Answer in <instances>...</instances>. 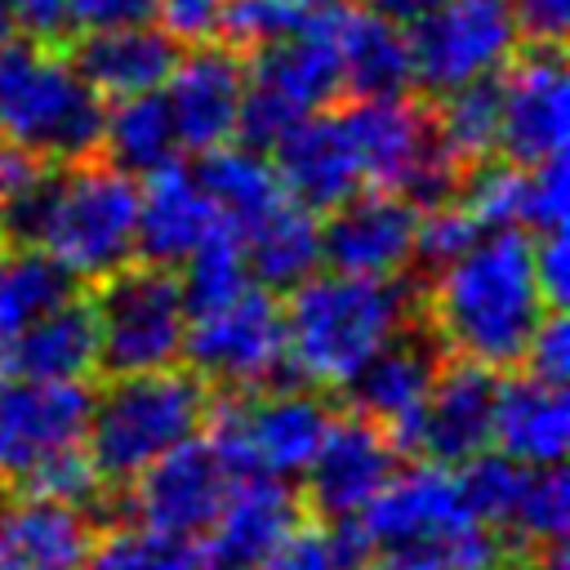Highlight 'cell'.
I'll use <instances>...</instances> for the list:
<instances>
[{
  "label": "cell",
  "mask_w": 570,
  "mask_h": 570,
  "mask_svg": "<svg viewBox=\"0 0 570 570\" xmlns=\"http://www.w3.org/2000/svg\"><path fill=\"white\" fill-rule=\"evenodd\" d=\"M419 312L445 356L476 361L494 374L517 370L539 316L548 312L534 285L530 236L521 227L481 232L459 258L419 285Z\"/></svg>",
  "instance_id": "1"
},
{
  "label": "cell",
  "mask_w": 570,
  "mask_h": 570,
  "mask_svg": "<svg viewBox=\"0 0 570 570\" xmlns=\"http://www.w3.org/2000/svg\"><path fill=\"white\" fill-rule=\"evenodd\" d=\"M285 374L307 387H343L347 374L396 330L419 321V281L312 272L285 303Z\"/></svg>",
  "instance_id": "2"
},
{
  "label": "cell",
  "mask_w": 570,
  "mask_h": 570,
  "mask_svg": "<svg viewBox=\"0 0 570 570\" xmlns=\"http://www.w3.org/2000/svg\"><path fill=\"white\" fill-rule=\"evenodd\" d=\"M214 387L187 365H160L138 374H107V387L89 401L85 450L98 476L116 490L138 476L165 450L205 432Z\"/></svg>",
  "instance_id": "3"
},
{
  "label": "cell",
  "mask_w": 570,
  "mask_h": 570,
  "mask_svg": "<svg viewBox=\"0 0 570 570\" xmlns=\"http://www.w3.org/2000/svg\"><path fill=\"white\" fill-rule=\"evenodd\" d=\"M107 102L80 80L67 49L31 40L0 45V142L67 165L98 151Z\"/></svg>",
  "instance_id": "4"
},
{
  "label": "cell",
  "mask_w": 570,
  "mask_h": 570,
  "mask_svg": "<svg viewBox=\"0 0 570 570\" xmlns=\"http://www.w3.org/2000/svg\"><path fill=\"white\" fill-rule=\"evenodd\" d=\"M134 232H138L134 174L116 169L98 151L53 169L36 245L53 254L80 285H94L116 267L134 263Z\"/></svg>",
  "instance_id": "5"
},
{
  "label": "cell",
  "mask_w": 570,
  "mask_h": 570,
  "mask_svg": "<svg viewBox=\"0 0 570 570\" xmlns=\"http://www.w3.org/2000/svg\"><path fill=\"white\" fill-rule=\"evenodd\" d=\"M338 4L303 13V22L289 27L281 40L245 53V102L236 142L267 151L281 129L343 98Z\"/></svg>",
  "instance_id": "6"
},
{
  "label": "cell",
  "mask_w": 570,
  "mask_h": 570,
  "mask_svg": "<svg viewBox=\"0 0 570 570\" xmlns=\"http://www.w3.org/2000/svg\"><path fill=\"white\" fill-rule=\"evenodd\" d=\"M85 289L98 321V374H138V370L178 365L187 312L174 267L134 258Z\"/></svg>",
  "instance_id": "7"
},
{
  "label": "cell",
  "mask_w": 570,
  "mask_h": 570,
  "mask_svg": "<svg viewBox=\"0 0 570 570\" xmlns=\"http://www.w3.org/2000/svg\"><path fill=\"white\" fill-rule=\"evenodd\" d=\"M178 356L214 392H258V387L281 383L285 374L281 294L249 285L227 307L191 316Z\"/></svg>",
  "instance_id": "8"
},
{
  "label": "cell",
  "mask_w": 570,
  "mask_h": 570,
  "mask_svg": "<svg viewBox=\"0 0 570 570\" xmlns=\"http://www.w3.org/2000/svg\"><path fill=\"white\" fill-rule=\"evenodd\" d=\"M227 485H232V472L218 459V450L209 445V436L200 432V436L165 450L160 459H151L125 485H116L120 494H111L107 503L142 530L196 539L214 525V517L227 499Z\"/></svg>",
  "instance_id": "9"
},
{
  "label": "cell",
  "mask_w": 570,
  "mask_h": 570,
  "mask_svg": "<svg viewBox=\"0 0 570 570\" xmlns=\"http://www.w3.org/2000/svg\"><path fill=\"white\" fill-rule=\"evenodd\" d=\"M414 94L436 98L463 80L499 71L517 49L508 0H445L410 31Z\"/></svg>",
  "instance_id": "10"
},
{
  "label": "cell",
  "mask_w": 570,
  "mask_h": 570,
  "mask_svg": "<svg viewBox=\"0 0 570 570\" xmlns=\"http://www.w3.org/2000/svg\"><path fill=\"white\" fill-rule=\"evenodd\" d=\"M89 379H4L0 383V494H13L40 463L85 441Z\"/></svg>",
  "instance_id": "11"
},
{
  "label": "cell",
  "mask_w": 570,
  "mask_h": 570,
  "mask_svg": "<svg viewBox=\"0 0 570 570\" xmlns=\"http://www.w3.org/2000/svg\"><path fill=\"white\" fill-rule=\"evenodd\" d=\"M494 387H499L494 370H485L476 361L445 356V365L436 370L419 414L392 432L396 454L428 459V463H441V468H459V463L476 459L481 450H490Z\"/></svg>",
  "instance_id": "12"
},
{
  "label": "cell",
  "mask_w": 570,
  "mask_h": 570,
  "mask_svg": "<svg viewBox=\"0 0 570 570\" xmlns=\"http://www.w3.org/2000/svg\"><path fill=\"white\" fill-rule=\"evenodd\" d=\"M503 111H499V147L494 156L508 165H539L566 151L570 134V85H566V49L517 45L499 71Z\"/></svg>",
  "instance_id": "13"
},
{
  "label": "cell",
  "mask_w": 570,
  "mask_h": 570,
  "mask_svg": "<svg viewBox=\"0 0 570 570\" xmlns=\"http://www.w3.org/2000/svg\"><path fill=\"white\" fill-rule=\"evenodd\" d=\"M356 521L374 552H432L476 517L463 503L459 472L419 459L414 468L392 472Z\"/></svg>",
  "instance_id": "14"
},
{
  "label": "cell",
  "mask_w": 570,
  "mask_h": 570,
  "mask_svg": "<svg viewBox=\"0 0 570 570\" xmlns=\"http://www.w3.org/2000/svg\"><path fill=\"white\" fill-rule=\"evenodd\" d=\"M160 98L169 107L178 151L200 156L223 142H236L245 102V53L223 40L187 45L174 71L165 76Z\"/></svg>",
  "instance_id": "15"
},
{
  "label": "cell",
  "mask_w": 570,
  "mask_h": 570,
  "mask_svg": "<svg viewBox=\"0 0 570 570\" xmlns=\"http://www.w3.org/2000/svg\"><path fill=\"white\" fill-rule=\"evenodd\" d=\"M396 459L401 454H396L387 428H379L374 419H365L356 410H343V414L334 410V423H330L321 450L303 468L307 485L298 499L321 521H347L383 490V481L396 472Z\"/></svg>",
  "instance_id": "16"
},
{
  "label": "cell",
  "mask_w": 570,
  "mask_h": 570,
  "mask_svg": "<svg viewBox=\"0 0 570 570\" xmlns=\"http://www.w3.org/2000/svg\"><path fill=\"white\" fill-rule=\"evenodd\" d=\"M419 205L401 191L361 187L321 214V267L347 276H405L414 254Z\"/></svg>",
  "instance_id": "17"
},
{
  "label": "cell",
  "mask_w": 570,
  "mask_h": 570,
  "mask_svg": "<svg viewBox=\"0 0 570 570\" xmlns=\"http://www.w3.org/2000/svg\"><path fill=\"white\" fill-rule=\"evenodd\" d=\"M263 156H267L281 191L312 214H330L334 205H343L347 196H356L365 187L361 160H356L352 138L334 107L312 111V116L294 120L289 129H281Z\"/></svg>",
  "instance_id": "18"
},
{
  "label": "cell",
  "mask_w": 570,
  "mask_h": 570,
  "mask_svg": "<svg viewBox=\"0 0 570 570\" xmlns=\"http://www.w3.org/2000/svg\"><path fill=\"white\" fill-rule=\"evenodd\" d=\"M445 365V347L441 338L428 330L423 312L419 321H410L405 330H396L379 352H370L352 374L347 383L338 387L343 392V405L374 419L379 428H387V436L410 423L436 379V370Z\"/></svg>",
  "instance_id": "19"
},
{
  "label": "cell",
  "mask_w": 570,
  "mask_h": 570,
  "mask_svg": "<svg viewBox=\"0 0 570 570\" xmlns=\"http://www.w3.org/2000/svg\"><path fill=\"white\" fill-rule=\"evenodd\" d=\"M303 517L307 508L285 476H232L205 552L214 570H254Z\"/></svg>",
  "instance_id": "20"
},
{
  "label": "cell",
  "mask_w": 570,
  "mask_h": 570,
  "mask_svg": "<svg viewBox=\"0 0 570 570\" xmlns=\"http://www.w3.org/2000/svg\"><path fill=\"white\" fill-rule=\"evenodd\" d=\"M183 45L160 27V22H134V27H111V31H80L67 40V58L80 71V80L102 98H134V94H156L165 76L174 71Z\"/></svg>",
  "instance_id": "21"
},
{
  "label": "cell",
  "mask_w": 570,
  "mask_h": 570,
  "mask_svg": "<svg viewBox=\"0 0 570 570\" xmlns=\"http://www.w3.org/2000/svg\"><path fill=\"white\" fill-rule=\"evenodd\" d=\"M218 223V209L209 205L196 174L178 160L151 169L138 178V232H134V258L178 267Z\"/></svg>",
  "instance_id": "22"
},
{
  "label": "cell",
  "mask_w": 570,
  "mask_h": 570,
  "mask_svg": "<svg viewBox=\"0 0 570 570\" xmlns=\"http://www.w3.org/2000/svg\"><path fill=\"white\" fill-rule=\"evenodd\" d=\"M98 521L80 508L18 494L0 508V570H85Z\"/></svg>",
  "instance_id": "23"
},
{
  "label": "cell",
  "mask_w": 570,
  "mask_h": 570,
  "mask_svg": "<svg viewBox=\"0 0 570 570\" xmlns=\"http://www.w3.org/2000/svg\"><path fill=\"white\" fill-rule=\"evenodd\" d=\"M490 445L517 463H561L570 445V405L566 387L539 383L525 370H508L494 387Z\"/></svg>",
  "instance_id": "24"
},
{
  "label": "cell",
  "mask_w": 570,
  "mask_h": 570,
  "mask_svg": "<svg viewBox=\"0 0 570 570\" xmlns=\"http://www.w3.org/2000/svg\"><path fill=\"white\" fill-rule=\"evenodd\" d=\"M338 67L343 98H401L414 94V62L405 27L365 4H338Z\"/></svg>",
  "instance_id": "25"
},
{
  "label": "cell",
  "mask_w": 570,
  "mask_h": 570,
  "mask_svg": "<svg viewBox=\"0 0 570 570\" xmlns=\"http://www.w3.org/2000/svg\"><path fill=\"white\" fill-rule=\"evenodd\" d=\"M13 374L22 379H94L98 374V321L89 289L71 294L9 343Z\"/></svg>",
  "instance_id": "26"
},
{
  "label": "cell",
  "mask_w": 570,
  "mask_h": 570,
  "mask_svg": "<svg viewBox=\"0 0 570 570\" xmlns=\"http://www.w3.org/2000/svg\"><path fill=\"white\" fill-rule=\"evenodd\" d=\"M240 245L249 281L272 294H289L298 281L321 272V214L285 196L249 232H240Z\"/></svg>",
  "instance_id": "27"
},
{
  "label": "cell",
  "mask_w": 570,
  "mask_h": 570,
  "mask_svg": "<svg viewBox=\"0 0 570 570\" xmlns=\"http://www.w3.org/2000/svg\"><path fill=\"white\" fill-rule=\"evenodd\" d=\"M191 174L205 187L218 218L236 232H249L276 200H285L267 156L258 147H245V142H223L214 151H200V165Z\"/></svg>",
  "instance_id": "28"
},
{
  "label": "cell",
  "mask_w": 570,
  "mask_h": 570,
  "mask_svg": "<svg viewBox=\"0 0 570 570\" xmlns=\"http://www.w3.org/2000/svg\"><path fill=\"white\" fill-rule=\"evenodd\" d=\"M499 71L463 80V85H454V89H445L436 98H423L428 111H432V129H436L441 147L463 169H476L499 147V111H503V80H499Z\"/></svg>",
  "instance_id": "29"
},
{
  "label": "cell",
  "mask_w": 570,
  "mask_h": 570,
  "mask_svg": "<svg viewBox=\"0 0 570 570\" xmlns=\"http://www.w3.org/2000/svg\"><path fill=\"white\" fill-rule=\"evenodd\" d=\"M98 156L111 160L116 169L134 174V178H147L151 169L178 160L174 120H169V107H165L160 89L156 94H134V98L107 102Z\"/></svg>",
  "instance_id": "30"
},
{
  "label": "cell",
  "mask_w": 570,
  "mask_h": 570,
  "mask_svg": "<svg viewBox=\"0 0 570 570\" xmlns=\"http://www.w3.org/2000/svg\"><path fill=\"white\" fill-rule=\"evenodd\" d=\"M85 285L40 245H9L0 254V334L13 338Z\"/></svg>",
  "instance_id": "31"
},
{
  "label": "cell",
  "mask_w": 570,
  "mask_h": 570,
  "mask_svg": "<svg viewBox=\"0 0 570 570\" xmlns=\"http://www.w3.org/2000/svg\"><path fill=\"white\" fill-rule=\"evenodd\" d=\"M174 272H178V294H183L187 321L227 307L236 294H245V289L254 285V281H249V267H245L240 232L227 227L223 218L209 227V236H205Z\"/></svg>",
  "instance_id": "32"
},
{
  "label": "cell",
  "mask_w": 570,
  "mask_h": 570,
  "mask_svg": "<svg viewBox=\"0 0 570 570\" xmlns=\"http://www.w3.org/2000/svg\"><path fill=\"white\" fill-rule=\"evenodd\" d=\"M200 552L196 539L156 534L142 525H111L94 539L85 570H196Z\"/></svg>",
  "instance_id": "33"
},
{
  "label": "cell",
  "mask_w": 570,
  "mask_h": 570,
  "mask_svg": "<svg viewBox=\"0 0 570 570\" xmlns=\"http://www.w3.org/2000/svg\"><path fill=\"white\" fill-rule=\"evenodd\" d=\"M570 525V481L561 463H530L508 534L521 543H561Z\"/></svg>",
  "instance_id": "34"
},
{
  "label": "cell",
  "mask_w": 570,
  "mask_h": 570,
  "mask_svg": "<svg viewBox=\"0 0 570 570\" xmlns=\"http://www.w3.org/2000/svg\"><path fill=\"white\" fill-rule=\"evenodd\" d=\"M485 227L472 218V209L454 196L445 205L419 209V227H414V254H410V276L423 285L432 272H441L450 258H459Z\"/></svg>",
  "instance_id": "35"
},
{
  "label": "cell",
  "mask_w": 570,
  "mask_h": 570,
  "mask_svg": "<svg viewBox=\"0 0 570 570\" xmlns=\"http://www.w3.org/2000/svg\"><path fill=\"white\" fill-rule=\"evenodd\" d=\"M298 22H303V9L281 4V0H227L214 40H223L240 53H254V49L281 40Z\"/></svg>",
  "instance_id": "36"
},
{
  "label": "cell",
  "mask_w": 570,
  "mask_h": 570,
  "mask_svg": "<svg viewBox=\"0 0 570 570\" xmlns=\"http://www.w3.org/2000/svg\"><path fill=\"white\" fill-rule=\"evenodd\" d=\"M566 205H570V183H566V151L548 156L530 169H521V232H566Z\"/></svg>",
  "instance_id": "37"
},
{
  "label": "cell",
  "mask_w": 570,
  "mask_h": 570,
  "mask_svg": "<svg viewBox=\"0 0 570 570\" xmlns=\"http://www.w3.org/2000/svg\"><path fill=\"white\" fill-rule=\"evenodd\" d=\"M530 379L566 387L570 383V325H566V307H548L521 352V365Z\"/></svg>",
  "instance_id": "38"
},
{
  "label": "cell",
  "mask_w": 570,
  "mask_h": 570,
  "mask_svg": "<svg viewBox=\"0 0 570 570\" xmlns=\"http://www.w3.org/2000/svg\"><path fill=\"white\" fill-rule=\"evenodd\" d=\"M254 570H338V557L330 548V530L303 517Z\"/></svg>",
  "instance_id": "39"
},
{
  "label": "cell",
  "mask_w": 570,
  "mask_h": 570,
  "mask_svg": "<svg viewBox=\"0 0 570 570\" xmlns=\"http://www.w3.org/2000/svg\"><path fill=\"white\" fill-rule=\"evenodd\" d=\"M517 45H543V49H566V27H570V0H508Z\"/></svg>",
  "instance_id": "40"
},
{
  "label": "cell",
  "mask_w": 570,
  "mask_h": 570,
  "mask_svg": "<svg viewBox=\"0 0 570 570\" xmlns=\"http://www.w3.org/2000/svg\"><path fill=\"white\" fill-rule=\"evenodd\" d=\"M530 258H534V285H539L543 303L566 307L570 303V240H566V232H539L530 240Z\"/></svg>",
  "instance_id": "41"
},
{
  "label": "cell",
  "mask_w": 570,
  "mask_h": 570,
  "mask_svg": "<svg viewBox=\"0 0 570 570\" xmlns=\"http://www.w3.org/2000/svg\"><path fill=\"white\" fill-rule=\"evenodd\" d=\"M227 0H156V22L187 49V45H205L218 31Z\"/></svg>",
  "instance_id": "42"
},
{
  "label": "cell",
  "mask_w": 570,
  "mask_h": 570,
  "mask_svg": "<svg viewBox=\"0 0 570 570\" xmlns=\"http://www.w3.org/2000/svg\"><path fill=\"white\" fill-rule=\"evenodd\" d=\"M13 22H18V40L45 45V49H67L71 40L67 0H13Z\"/></svg>",
  "instance_id": "43"
},
{
  "label": "cell",
  "mask_w": 570,
  "mask_h": 570,
  "mask_svg": "<svg viewBox=\"0 0 570 570\" xmlns=\"http://www.w3.org/2000/svg\"><path fill=\"white\" fill-rule=\"evenodd\" d=\"M67 9H71V36L156 22V0H67Z\"/></svg>",
  "instance_id": "44"
},
{
  "label": "cell",
  "mask_w": 570,
  "mask_h": 570,
  "mask_svg": "<svg viewBox=\"0 0 570 570\" xmlns=\"http://www.w3.org/2000/svg\"><path fill=\"white\" fill-rule=\"evenodd\" d=\"M365 9H374L379 18H387V22H396V27H414V22H423L428 13H436L445 0H361Z\"/></svg>",
  "instance_id": "45"
},
{
  "label": "cell",
  "mask_w": 570,
  "mask_h": 570,
  "mask_svg": "<svg viewBox=\"0 0 570 570\" xmlns=\"http://www.w3.org/2000/svg\"><path fill=\"white\" fill-rule=\"evenodd\" d=\"M512 570H570V561H566V548L561 543H534V548H525L517 557Z\"/></svg>",
  "instance_id": "46"
},
{
  "label": "cell",
  "mask_w": 570,
  "mask_h": 570,
  "mask_svg": "<svg viewBox=\"0 0 570 570\" xmlns=\"http://www.w3.org/2000/svg\"><path fill=\"white\" fill-rule=\"evenodd\" d=\"M356 570H441L428 552H387V557H370Z\"/></svg>",
  "instance_id": "47"
},
{
  "label": "cell",
  "mask_w": 570,
  "mask_h": 570,
  "mask_svg": "<svg viewBox=\"0 0 570 570\" xmlns=\"http://www.w3.org/2000/svg\"><path fill=\"white\" fill-rule=\"evenodd\" d=\"M18 40V22H13V0H0V45Z\"/></svg>",
  "instance_id": "48"
},
{
  "label": "cell",
  "mask_w": 570,
  "mask_h": 570,
  "mask_svg": "<svg viewBox=\"0 0 570 570\" xmlns=\"http://www.w3.org/2000/svg\"><path fill=\"white\" fill-rule=\"evenodd\" d=\"M9 343H13V338H4V334H0V383H4V379H13V356H9Z\"/></svg>",
  "instance_id": "49"
},
{
  "label": "cell",
  "mask_w": 570,
  "mask_h": 570,
  "mask_svg": "<svg viewBox=\"0 0 570 570\" xmlns=\"http://www.w3.org/2000/svg\"><path fill=\"white\" fill-rule=\"evenodd\" d=\"M281 4H294V9L312 13V9H330V4H338V0H281Z\"/></svg>",
  "instance_id": "50"
},
{
  "label": "cell",
  "mask_w": 570,
  "mask_h": 570,
  "mask_svg": "<svg viewBox=\"0 0 570 570\" xmlns=\"http://www.w3.org/2000/svg\"><path fill=\"white\" fill-rule=\"evenodd\" d=\"M9 249V232H4V196H0V254Z\"/></svg>",
  "instance_id": "51"
},
{
  "label": "cell",
  "mask_w": 570,
  "mask_h": 570,
  "mask_svg": "<svg viewBox=\"0 0 570 570\" xmlns=\"http://www.w3.org/2000/svg\"><path fill=\"white\" fill-rule=\"evenodd\" d=\"M196 570H205V566H196ZM209 570H214V566H209Z\"/></svg>",
  "instance_id": "52"
}]
</instances>
